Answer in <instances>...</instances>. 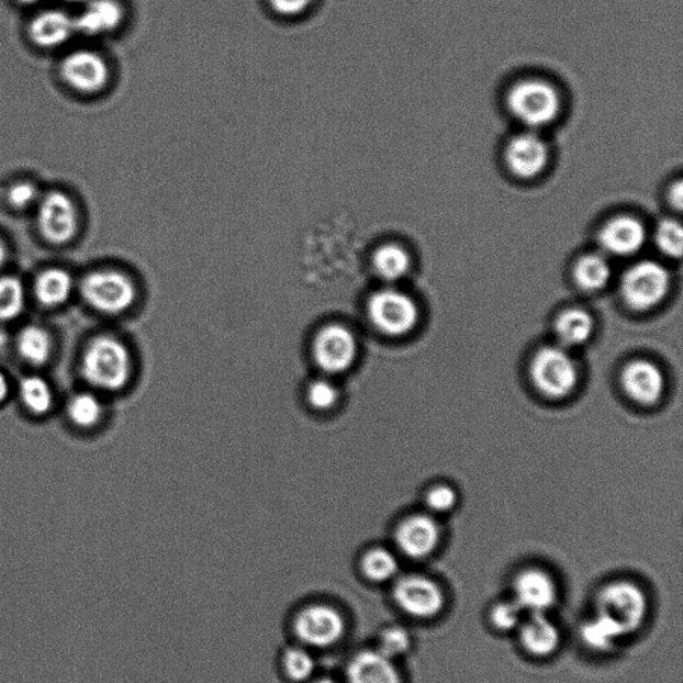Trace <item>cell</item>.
Here are the masks:
<instances>
[{
    "instance_id": "cell-1",
    "label": "cell",
    "mask_w": 683,
    "mask_h": 683,
    "mask_svg": "<svg viewBox=\"0 0 683 683\" xmlns=\"http://www.w3.org/2000/svg\"><path fill=\"white\" fill-rule=\"evenodd\" d=\"M80 370L90 387L113 393L126 387L132 372V358L121 340L101 335L87 345Z\"/></svg>"
},
{
    "instance_id": "cell-2",
    "label": "cell",
    "mask_w": 683,
    "mask_h": 683,
    "mask_svg": "<svg viewBox=\"0 0 683 683\" xmlns=\"http://www.w3.org/2000/svg\"><path fill=\"white\" fill-rule=\"evenodd\" d=\"M597 616L616 627L619 635L631 636L645 623L649 602L636 583L617 581L602 587L597 595Z\"/></svg>"
},
{
    "instance_id": "cell-3",
    "label": "cell",
    "mask_w": 683,
    "mask_h": 683,
    "mask_svg": "<svg viewBox=\"0 0 683 683\" xmlns=\"http://www.w3.org/2000/svg\"><path fill=\"white\" fill-rule=\"evenodd\" d=\"M508 110L527 127L548 126L561 109L557 90L539 79H527L513 87L507 96Z\"/></svg>"
},
{
    "instance_id": "cell-4",
    "label": "cell",
    "mask_w": 683,
    "mask_h": 683,
    "mask_svg": "<svg viewBox=\"0 0 683 683\" xmlns=\"http://www.w3.org/2000/svg\"><path fill=\"white\" fill-rule=\"evenodd\" d=\"M80 293L90 307L105 315L126 313L136 300L132 279L115 270L90 272L80 284Z\"/></svg>"
},
{
    "instance_id": "cell-5",
    "label": "cell",
    "mask_w": 683,
    "mask_h": 683,
    "mask_svg": "<svg viewBox=\"0 0 683 683\" xmlns=\"http://www.w3.org/2000/svg\"><path fill=\"white\" fill-rule=\"evenodd\" d=\"M531 378L537 389L551 399H563L574 390L579 370L564 347L548 346L536 354Z\"/></svg>"
},
{
    "instance_id": "cell-6",
    "label": "cell",
    "mask_w": 683,
    "mask_h": 683,
    "mask_svg": "<svg viewBox=\"0 0 683 683\" xmlns=\"http://www.w3.org/2000/svg\"><path fill=\"white\" fill-rule=\"evenodd\" d=\"M372 325L390 337H401L413 331L418 322V307L402 291L383 289L372 294L368 304Z\"/></svg>"
},
{
    "instance_id": "cell-7",
    "label": "cell",
    "mask_w": 683,
    "mask_h": 683,
    "mask_svg": "<svg viewBox=\"0 0 683 683\" xmlns=\"http://www.w3.org/2000/svg\"><path fill=\"white\" fill-rule=\"evenodd\" d=\"M294 632L307 648L327 649L345 635V619L337 608L314 604L302 608L294 619Z\"/></svg>"
},
{
    "instance_id": "cell-8",
    "label": "cell",
    "mask_w": 683,
    "mask_h": 683,
    "mask_svg": "<svg viewBox=\"0 0 683 683\" xmlns=\"http://www.w3.org/2000/svg\"><path fill=\"white\" fill-rule=\"evenodd\" d=\"M393 597L403 613L419 619L437 617L446 604L444 590L438 583L417 574L402 576L395 583Z\"/></svg>"
},
{
    "instance_id": "cell-9",
    "label": "cell",
    "mask_w": 683,
    "mask_h": 683,
    "mask_svg": "<svg viewBox=\"0 0 683 683\" xmlns=\"http://www.w3.org/2000/svg\"><path fill=\"white\" fill-rule=\"evenodd\" d=\"M670 277L667 269L653 260H643L627 270L623 281V293L629 306L648 310L667 295Z\"/></svg>"
},
{
    "instance_id": "cell-10",
    "label": "cell",
    "mask_w": 683,
    "mask_h": 683,
    "mask_svg": "<svg viewBox=\"0 0 683 683\" xmlns=\"http://www.w3.org/2000/svg\"><path fill=\"white\" fill-rule=\"evenodd\" d=\"M38 228L48 244H70L79 229L78 210L71 198L60 191L43 197L38 209Z\"/></svg>"
},
{
    "instance_id": "cell-11",
    "label": "cell",
    "mask_w": 683,
    "mask_h": 683,
    "mask_svg": "<svg viewBox=\"0 0 683 683\" xmlns=\"http://www.w3.org/2000/svg\"><path fill=\"white\" fill-rule=\"evenodd\" d=\"M357 351V339L345 326H326L314 339L315 362L327 374H340L350 369L356 361Z\"/></svg>"
},
{
    "instance_id": "cell-12",
    "label": "cell",
    "mask_w": 683,
    "mask_h": 683,
    "mask_svg": "<svg viewBox=\"0 0 683 683\" xmlns=\"http://www.w3.org/2000/svg\"><path fill=\"white\" fill-rule=\"evenodd\" d=\"M60 77L80 94H98L109 83L110 70L101 55L90 49L68 54L60 64Z\"/></svg>"
},
{
    "instance_id": "cell-13",
    "label": "cell",
    "mask_w": 683,
    "mask_h": 683,
    "mask_svg": "<svg viewBox=\"0 0 683 683\" xmlns=\"http://www.w3.org/2000/svg\"><path fill=\"white\" fill-rule=\"evenodd\" d=\"M514 601L525 612L546 613L557 601L555 580L541 569H526L515 576Z\"/></svg>"
},
{
    "instance_id": "cell-14",
    "label": "cell",
    "mask_w": 683,
    "mask_h": 683,
    "mask_svg": "<svg viewBox=\"0 0 683 683\" xmlns=\"http://www.w3.org/2000/svg\"><path fill=\"white\" fill-rule=\"evenodd\" d=\"M549 148L541 136L525 133L515 136L506 147L505 159L508 169L524 179L536 178L548 164Z\"/></svg>"
},
{
    "instance_id": "cell-15",
    "label": "cell",
    "mask_w": 683,
    "mask_h": 683,
    "mask_svg": "<svg viewBox=\"0 0 683 683\" xmlns=\"http://www.w3.org/2000/svg\"><path fill=\"white\" fill-rule=\"evenodd\" d=\"M440 538L439 526L427 515H414L399 526L395 542L402 555L413 560H421L438 548Z\"/></svg>"
},
{
    "instance_id": "cell-16",
    "label": "cell",
    "mask_w": 683,
    "mask_h": 683,
    "mask_svg": "<svg viewBox=\"0 0 683 683\" xmlns=\"http://www.w3.org/2000/svg\"><path fill=\"white\" fill-rule=\"evenodd\" d=\"M76 33V20L59 10L43 11L29 24L30 41L43 49L64 46Z\"/></svg>"
},
{
    "instance_id": "cell-17",
    "label": "cell",
    "mask_w": 683,
    "mask_h": 683,
    "mask_svg": "<svg viewBox=\"0 0 683 683\" xmlns=\"http://www.w3.org/2000/svg\"><path fill=\"white\" fill-rule=\"evenodd\" d=\"M347 683H402L394 660L380 650H363L354 656L346 669Z\"/></svg>"
},
{
    "instance_id": "cell-18",
    "label": "cell",
    "mask_w": 683,
    "mask_h": 683,
    "mask_svg": "<svg viewBox=\"0 0 683 683\" xmlns=\"http://www.w3.org/2000/svg\"><path fill=\"white\" fill-rule=\"evenodd\" d=\"M646 240V229L641 222L631 216H619L606 223L600 234L605 251L613 256L629 257L641 248Z\"/></svg>"
},
{
    "instance_id": "cell-19",
    "label": "cell",
    "mask_w": 683,
    "mask_h": 683,
    "mask_svg": "<svg viewBox=\"0 0 683 683\" xmlns=\"http://www.w3.org/2000/svg\"><path fill=\"white\" fill-rule=\"evenodd\" d=\"M523 648L533 657L545 658L560 648L561 632L546 613H534L519 625Z\"/></svg>"
},
{
    "instance_id": "cell-20",
    "label": "cell",
    "mask_w": 683,
    "mask_h": 683,
    "mask_svg": "<svg viewBox=\"0 0 683 683\" xmlns=\"http://www.w3.org/2000/svg\"><path fill=\"white\" fill-rule=\"evenodd\" d=\"M626 393L642 405H653L663 393V376L654 363L635 361L626 366L623 374Z\"/></svg>"
},
{
    "instance_id": "cell-21",
    "label": "cell",
    "mask_w": 683,
    "mask_h": 683,
    "mask_svg": "<svg viewBox=\"0 0 683 683\" xmlns=\"http://www.w3.org/2000/svg\"><path fill=\"white\" fill-rule=\"evenodd\" d=\"M76 20L77 33L101 36L121 26L124 20L123 5L117 0H89Z\"/></svg>"
},
{
    "instance_id": "cell-22",
    "label": "cell",
    "mask_w": 683,
    "mask_h": 683,
    "mask_svg": "<svg viewBox=\"0 0 683 683\" xmlns=\"http://www.w3.org/2000/svg\"><path fill=\"white\" fill-rule=\"evenodd\" d=\"M74 279L70 272L61 269L42 271L35 279L34 293L36 301L45 307H59L70 300Z\"/></svg>"
},
{
    "instance_id": "cell-23",
    "label": "cell",
    "mask_w": 683,
    "mask_h": 683,
    "mask_svg": "<svg viewBox=\"0 0 683 683\" xmlns=\"http://www.w3.org/2000/svg\"><path fill=\"white\" fill-rule=\"evenodd\" d=\"M16 349L24 362L31 366H43L53 354L52 335L38 325H29L18 334Z\"/></svg>"
},
{
    "instance_id": "cell-24",
    "label": "cell",
    "mask_w": 683,
    "mask_h": 683,
    "mask_svg": "<svg viewBox=\"0 0 683 683\" xmlns=\"http://www.w3.org/2000/svg\"><path fill=\"white\" fill-rule=\"evenodd\" d=\"M594 331L592 315L581 309H570L557 321L556 332L564 347L585 344Z\"/></svg>"
},
{
    "instance_id": "cell-25",
    "label": "cell",
    "mask_w": 683,
    "mask_h": 683,
    "mask_svg": "<svg viewBox=\"0 0 683 683\" xmlns=\"http://www.w3.org/2000/svg\"><path fill=\"white\" fill-rule=\"evenodd\" d=\"M372 267L383 281H400L410 269L408 254L401 246L384 245L372 257Z\"/></svg>"
},
{
    "instance_id": "cell-26",
    "label": "cell",
    "mask_w": 683,
    "mask_h": 683,
    "mask_svg": "<svg viewBox=\"0 0 683 683\" xmlns=\"http://www.w3.org/2000/svg\"><path fill=\"white\" fill-rule=\"evenodd\" d=\"M23 406L34 415H45L54 406V393L49 383L40 376L24 378L20 387Z\"/></svg>"
},
{
    "instance_id": "cell-27",
    "label": "cell",
    "mask_w": 683,
    "mask_h": 683,
    "mask_svg": "<svg viewBox=\"0 0 683 683\" xmlns=\"http://www.w3.org/2000/svg\"><path fill=\"white\" fill-rule=\"evenodd\" d=\"M611 276V265L600 254H590L581 258L575 266V281L582 289L589 291L605 288Z\"/></svg>"
},
{
    "instance_id": "cell-28",
    "label": "cell",
    "mask_w": 683,
    "mask_h": 683,
    "mask_svg": "<svg viewBox=\"0 0 683 683\" xmlns=\"http://www.w3.org/2000/svg\"><path fill=\"white\" fill-rule=\"evenodd\" d=\"M361 569L366 579L382 583L394 579L400 564L393 552L387 549H372L363 556Z\"/></svg>"
},
{
    "instance_id": "cell-29",
    "label": "cell",
    "mask_w": 683,
    "mask_h": 683,
    "mask_svg": "<svg viewBox=\"0 0 683 683\" xmlns=\"http://www.w3.org/2000/svg\"><path fill=\"white\" fill-rule=\"evenodd\" d=\"M67 415L78 427H94L102 418L103 405L96 394L79 393L68 401Z\"/></svg>"
},
{
    "instance_id": "cell-30",
    "label": "cell",
    "mask_w": 683,
    "mask_h": 683,
    "mask_svg": "<svg viewBox=\"0 0 683 683\" xmlns=\"http://www.w3.org/2000/svg\"><path fill=\"white\" fill-rule=\"evenodd\" d=\"M26 306V291L15 277H0V322L14 321Z\"/></svg>"
},
{
    "instance_id": "cell-31",
    "label": "cell",
    "mask_w": 683,
    "mask_h": 683,
    "mask_svg": "<svg viewBox=\"0 0 683 683\" xmlns=\"http://www.w3.org/2000/svg\"><path fill=\"white\" fill-rule=\"evenodd\" d=\"M581 637L589 649L600 651V653L611 651L619 639H623L616 627L598 616L582 626Z\"/></svg>"
},
{
    "instance_id": "cell-32",
    "label": "cell",
    "mask_w": 683,
    "mask_h": 683,
    "mask_svg": "<svg viewBox=\"0 0 683 683\" xmlns=\"http://www.w3.org/2000/svg\"><path fill=\"white\" fill-rule=\"evenodd\" d=\"M282 664L285 675L293 682L312 679L315 672V660L310 651L303 648H290L284 651Z\"/></svg>"
},
{
    "instance_id": "cell-33",
    "label": "cell",
    "mask_w": 683,
    "mask_h": 683,
    "mask_svg": "<svg viewBox=\"0 0 683 683\" xmlns=\"http://www.w3.org/2000/svg\"><path fill=\"white\" fill-rule=\"evenodd\" d=\"M412 648V637L402 626H388L382 630L378 638V649L382 654L396 660V658L405 656Z\"/></svg>"
},
{
    "instance_id": "cell-34",
    "label": "cell",
    "mask_w": 683,
    "mask_h": 683,
    "mask_svg": "<svg viewBox=\"0 0 683 683\" xmlns=\"http://www.w3.org/2000/svg\"><path fill=\"white\" fill-rule=\"evenodd\" d=\"M657 246L668 257L680 258L682 254V226L674 220H664L656 232Z\"/></svg>"
},
{
    "instance_id": "cell-35",
    "label": "cell",
    "mask_w": 683,
    "mask_h": 683,
    "mask_svg": "<svg viewBox=\"0 0 683 683\" xmlns=\"http://www.w3.org/2000/svg\"><path fill=\"white\" fill-rule=\"evenodd\" d=\"M523 608L515 601L500 602L492 608L490 619L496 630L512 631L523 624Z\"/></svg>"
},
{
    "instance_id": "cell-36",
    "label": "cell",
    "mask_w": 683,
    "mask_h": 683,
    "mask_svg": "<svg viewBox=\"0 0 683 683\" xmlns=\"http://www.w3.org/2000/svg\"><path fill=\"white\" fill-rule=\"evenodd\" d=\"M339 391L337 387L327 380H315L309 384L307 401L315 410H331L337 405Z\"/></svg>"
},
{
    "instance_id": "cell-37",
    "label": "cell",
    "mask_w": 683,
    "mask_h": 683,
    "mask_svg": "<svg viewBox=\"0 0 683 683\" xmlns=\"http://www.w3.org/2000/svg\"><path fill=\"white\" fill-rule=\"evenodd\" d=\"M426 503L433 512L447 513L456 506L457 494L449 486H437L428 492Z\"/></svg>"
},
{
    "instance_id": "cell-38",
    "label": "cell",
    "mask_w": 683,
    "mask_h": 683,
    "mask_svg": "<svg viewBox=\"0 0 683 683\" xmlns=\"http://www.w3.org/2000/svg\"><path fill=\"white\" fill-rule=\"evenodd\" d=\"M38 200V189L31 183H20L10 190L9 202L16 210H24Z\"/></svg>"
},
{
    "instance_id": "cell-39",
    "label": "cell",
    "mask_w": 683,
    "mask_h": 683,
    "mask_svg": "<svg viewBox=\"0 0 683 683\" xmlns=\"http://www.w3.org/2000/svg\"><path fill=\"white\" fill-rule=\"evenodd\" d=\"M313 3L314 0H269L270 8L278 15L289 18L302 15L303 12L312 8Z\"/></svg>"
},
{
    "instance_id": "cell-40",
    "label": "cell",
    "mask_w": 683,
    "mask_h": 683,
    "mask_svg": "<svg viewBox=\"0 0 683 683\" xmlns=\"http://www.w3.org/2000/svg\"><path fill=\"white\" fill-rule=\"evenodd\" d=\"M670 200H672L675 210L682 209L683 203V186L682 182H676L670 191Z\"/></svg>"
},
{
    "instance_id": "cell-41",
    "label": "cell",
    "mask_w": 683,
    "mask_h": 683,
    "mask_svg": "<svg viewBox=\"0 0 683 683\" xmlns=\"http://www.w3.org/2000/svg\"><path fill=\"white\" fill-rule=\"evenodd\" d=\"M10 394V382L8 376L0 369V405L8 400Z\"/></svg>"
},
{
    "instance_id": "cell-42",
    "label": "cell",
    "mask_w": 683,
    "mask_h": 683,
    "mask_svg": "<svg viewBox=\"0 0 683 683\" xmlns=\"http://www.w3.org/2000/svg\"><path fill=\"white\" fill-rule=\"evenodd\" d=\"M8 257H9L8 248H5L3 242L0 240V269H2V267L4 266L5 260H8Z\"/></svg>"
},
{
    "instance_id": "cell-43",
    "label": "cell",
    "mask_w": 683,
    "mask_h": 683,
    "mask_svg": "<svg viewBox=\"0 0 683 683\" xmlns=\"http://www.w3.org/2000/svg\"><path fill=\"white\" fill-rule=\"evenodd\" d=\"M16 2H20L21 4H24V5H33V4L42 2V0H16Z\"/></svg>"
},
{
    "instance_id": "cell-44",
    "label": "cell",
    "mask_w": 683,
    "mask_h": 683,
    "mask_svg": "<svg viewBox=\"0 0 683 683\" xmlns=\"http://www.w3.org/2000/svg\"><path fill=\"white\" fill-rule=\"evenodd\" d=\"M313 683H338V682H335L332 679H321V680L314 681Z\"/></svg>"
},
{
    "instance_id": "cell-45",
    "label": "cell",
    "mask_w": 683,
    "mask_h": 683,
    "mask_svg": "<svg viewBox=\"0 0 683 683\" xmlns=\"http://www.w3.org/2000/svg\"><path fill=\"white\" fill-rule=\"evenodd\" d=\"M67 2H71V3H86V2H89V0H67Z\"/></svg>"
}]
</instances>
